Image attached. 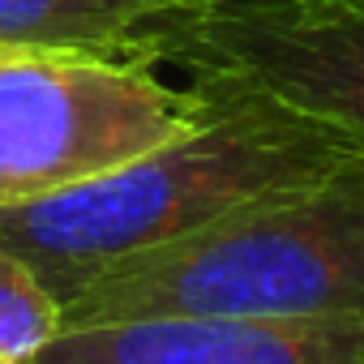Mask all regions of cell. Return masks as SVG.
<instances>
[{
    "label": "cell",
    "mask_w": 364,
    "mask_h": 364,
    "mask_svg": "<svg viewBox=\"0 0 364 364\" xmlns=\"http://www.w3.org/2000/svg\"><path fill=\"white\" fill-rule=\"evenodd\" d=\"M193 82L210 90V116L193 133L65 193L0 206V249L22 257L60 304L133 257L171 249L364 154L360 141L266 95Z\"/></svg>",
    "instance_id": "6da1fadb"
},
{
    "label": "cell",
    "mask_w": 364,
    "mask_h": 364,
    "mask_svg": "<svg viewBox=\"0 0 364 364\" xmlns=\"http://www.w3.org/2000/svg\"><path fill=\"white\" fill-rule=\"evenodd\" d=\"M129 317L364 321V154L99 274L65 304V330Z\"/></svg>",
    "instance_id": "7a4b0ae2"
},
{
    "label": "cell",
    "mask_w": 364,
    "mask_h": 364,
    "mask_svg": "<svg viewBox=\"0 0 364 364\" xmlns=\"http://www.w3.org/2000/svg\"><path fill=\"white\" fill-rule=\"evenodd\" d=\"M210 116L202 82L95 52H0V206H22L141 159Z\"/></svg>",
    "instance_id": "3957f363"
},
{
    "label": "cell",
    "mask_w": 364,
    "mask_h": 364,
    "mask_svg": "<svg viewBox=\"0 0 364 364\" xmlns=\"http://www.w3.org/2000/svg\"><path fill=\"white\" fill-rule=\"evenodd\" d=\"M146 65H180L274 99L364 146V0H219L171 9Z\"/></svg>",
    "instance_id": "277c9868"
},
{
    "label": "cell",
    "mask_w": 364,
    "mask_h": 364,
    "mask_svg": "<svg viewBox=\"0 0 364 364\" xmlns=\"http://www.w3.org/2000/svg\"><path fill=\"white\" fill-rule=\"evenodd\" d=\"M35 364H364V321L129 317L69 326Z\"/></svg>",
    "instance_id": "5b68a950"
},
{
    "label": "cell",
    "mask_w": 364,
    "mask_h": 364,
    "mask_svg": "<svg viewBox=\"0 0 364 364\" xmlns=\"http://www.w3.org/2000/svg\"><path fill=\"white\" fill-rule=\"evenodd\" d=\"M171 0H0V52H95L146 65V35Z\"/></svg>",
    "instance_id": "8992f818"
},
{
    "label": "cell",
    "mask_w": 364,
    "mask_h": 364,
    "mask_svg": "<svg viewBox=\"0 0 364 364\" xmlns=\"http://www.w3.org/2000/svg\"><path fill=\"white\" fill-rule=\"evenodd\" d=\"M65 330V304L14 253L0 249V364H35Z\"/></svg>",
    "instance_id": "52a82bcc"
},
{
    "label": "cell",
    "mask_w": 364,
    "mask_h": 364,
    "mask_svg": "<svg viewBox=\"0 0 364 364\" xmlns=\"http://www.w3.org/2000/svg\"><path fill=\"white\" fill-rule=\"evenodd\" d=\"M176 9H206V5H219V0H171Z\"/></svg>",
    "instance_id": "ba28073f"
}]
</instances>
